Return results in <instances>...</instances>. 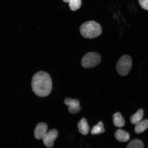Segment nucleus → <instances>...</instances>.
<instances>
[{"label": "nucleus", "instance_id": "obj_14", "mask_svg": "<svg viewBox=\"0 0 148 148\" xmlns=\"http://www.w3.org/2000/svg\"><path fill=\"white\" fill-rule=\"evenodd\" d=\"M127 148H144V144L140 140H134L128 144Z\"/></svg>", "mask_w": 148, "mask_h": 148}, {"label": "nucleus", "instance_id": "obj_15", "mask_svg": "<svg viewBox=\"0 0 148 148\" xmlns=\"http://www.w3.org/2000/svg\"><path fill=\"white\" fill-rule=\"evenodd\" d=\"M81 4V0H72L69 3V6L71 10L75 11L80 8Z\"/></svg>", "mask_w": 148, "mask_h": 148}, {"label": "nucleus", "instance_id": "obj_16", "mask_svg": "<svg viewBox=\"0 0 148 148\" xmlns=\"http://www.w3.org/2000/svg\"><path fill=\"white\" fill-rule=\"evenodd\" d=\"M138 2L142 8L148 10V0H138Z\"/></svg>", "mask_w": 148, "mask_h": 148}, {"label": "nucleus", "instance_id": "obj_8", "mask_svg": "<svg viewBox=\"0 0 148 148\" xmlns=\"http://www.w3.org/2000/svg\"><path fill=\"white\" fill-rule=\"evenodd\" d=\"M79 132L83 135H86L89 131V127L87 120L86 118H83L77 123Z\"/></svg>", "mask_w": 148, "mask_h": 148}, {"label": "nucleus", "instance_id": "obj_6", "mask_svg": "<svg viewBox=\"0 0 148 148\" xmlns=\"http://www.w3.org/2000/svg\"><path fill=\"white\" fill-rule=\"evenodd\" d=\"M58 136V133L57 130L53 129L47 132L42 140L46 147L51 148L53 147V142Z\"/></svg>", "mask_w": 148, "mask_h": 148}, {"label": "nucleus", "instance_id": "obj_10", "mask_svg": "<svg viewBox=\"0 0 148 148\" xmlns=\"http://www.w3.org/2000/svg\"><path fill=\"white\" fill-rule=\"evenodd\" d=\"M113 121L114 125L119 127L124 126L125 122L123 116L119 112H116L113 115Z\"/></svg>", "mask_w": 148, "mask_h": 148}, {"label": "nucleus", "instance_id": "obj_7", "mask_svg": "<svg viewBox=\"0 0 148 148\" xmlns=\"http://www.w3.org/2000/svg\"><path fill=\"white\" fill-rule=\"evenodd\" d=\"M47 126L44 123H40L37 125L35 128L34 133L36 139H42L47 133Z\"/></svg>", "mask_w": 148, "mask_h": 148}, {"label": "nucleus", "instance_id": "obj_17", "mask_svg": "<svg viewBox=\"0 0 148 148\" xmlns=\"http://www.w3.org/2000/svg\"><path fill=\"white\" fill-rule=\"evenodd\" d=\"M64 2L66 3H69L70 1H72V0H62Z\"/></svg>", "mask_w": 148, "mask_h": 148}, {"label": "nucleus", "instance_id": "obj_2", "mask_svg": "<svg viewBox=\"0 0 148 148\" xmlns=\"http://www.w3.org/2000/svg\"><path fill=\"white\" fill-rule=\"evenodd\" d=\"M79 30L83 37L92 39L97 38L101 34L102 28L100 24L97 22L88 21L81 25Z\"/></svg>", "mask_w": 148, "mask_h": 148}, {"label": "nucleus", "instance_id": "obj_12", "mask_svg": "<svg viewBox=\"0 0 148 148\" xmlns=\"http://www.w3.org/2000/svg\"><path fill=\"white\" fill-rule=\"evenodd\" d=\"M144 115V111L143 109L139 110L136 113L131 116L130 118L131 123L136 125L141 121Z\"/></svg>", "mask_w": 148, "mask_h": 148}, {"label": "nucleus", "instance_id": "obj_4", "mask_svg": "<svg viewBox=\"0 0 148 148\" xmlns=\"http://www.w3.org/2000/svg\"><path fill=\"white\" fill-rule=\"evenodd\" d=\"M101 61V57L99 53L94 52H90L83 56L81 60V64L84 68H92L97 66Z\"/></svg>", "mask_w": 148, "mask_h": 148}, {"label": "nucleus", "instance_id": "obj_13", "mask_svg": "<svg viewBox=\"0 0 148 148\" xmlns=\"http://www.w3.org/2000/svg\"><path fill=\"white\" fill-rule=\"evenodd\" d=\"M105 131L103 123V122L100 121L97 125L92 127L91 130V134L92 135L99 134L104 132Z\"/></svg>", "mask_w": 148, "mask_h": 148}, {"label": "nucleus", "instance_id": "obj_11", "mask_svg": "<svg viewBox=\"0 0 148 148\" xmlns=\"http://www.w3.org/2000/svg\"><path fill=\"white\" fill-rule=\"evenodd\" d=\"M148 127V119L141 120L137 124L135 127V132L137 134L143 132Z\"/></svg>", "mask_w": 148, "mask_h": 148}, {"label": "nucleus", "instance_id": "obj_9", "mask_svg": "<svg viewBox=\"0 0 148 148\" xmlns=\"http://www.w3.org/2000/svg\"><path fill=\"white\" fill-rule=\"evenodd\" d=\"M115 137L118 141L123 142L128 141L130 136L129 133L123 130L119 129L116 131Z\"/></svg>", "mask_w": 148, "mask_h": 148}, {"label": "nucleus", "instance_id": "obj_1", "mask_svg": "<svg viewBox=\"0 0 148 148\" xmlns=\"http://www.w3.org/2000/svg\"><path fill=\"white\" fill-rule=\"evenodd\" d=\"M31 86L33 92L37 96L45 97L49 95L52 88L50 76L43 71L38 72L33 75Z\"/></svg>", "mask_w": 148, "mask_h": 148}, {"label": "nucleus", "instance_id": "obj_3", "mask_svg": "<svg viewBox=\"0 0 148 148\" xmlns=\"http://www.w3.org/2000/svg\"><path fill=\"white\" fill-rule=\"evenodd\" d=\"M132 66V61L130 56L125 55L120 57L116 64V71L120 76L128 75Z\"/></svg>", "mask_w": 148, "mask_h": 148}, {"label": "nucleus", "instance_id": "obj_5", "mask_svg": "<svg viewBox=\"0 0 148 148\" xmlns=\"http://www.w3.org/2000/svg\"><path fill=\"white\" fill-rule=\"evenodd\" d=\"M64 103L66 106H68V110L71 114H76L81 110V107L78 100L66 97L64 99Z\"/></svg>", "mask_w": 148, "mask_h": 148}]
</instances>
